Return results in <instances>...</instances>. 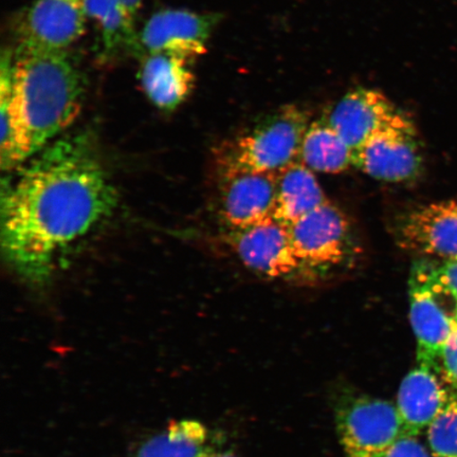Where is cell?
Returning <instances> with one entry per match:
<instances>
[{
  "label": "cell",
  "mask_w": 457,
  "mask_h": 457,
  "mask_svg": "<svg viewBox=\"0 0 457 457\" xmlns=\"http://www.w3.org/2000/svg\"><path fill=\"white\" fill-rule=\"evenodd\" d=\"M404 114L380 91L357 88L337 103L328 122L353 152Z\"/></svg>",
  "instance_id": "cell-13"
},
{
  "label": "cell",
  "mask_w": 457,
  "mask_h": 457,
  "mask_svg": "<svg viewBox=\"0 0 457 457\" xmlns=\"http://www.w3.org/2000/svg\"><path fill=\"white\" fill-rule=\"evenodd\" d=\"M353 156L352 148L323 118L308 127L299 162L314 173L339 174L353 167Z\"/></svg>",
  "instance_id": "cell-18"
},
{
  "label": "cell",
  "mask_w": 457,
  "mask_h": 457,
  "mask_svg": "<svg viewBox=\"0 0 457 457\" xmlns=\"http://www.w3.org/2000/svg\"><path fill=\"white\" fill-rule=\"evenodd\" d=\"M425 264L432 284L457 304V257L443 261L441 264L425 260Z\"/></svg>",
  "instance_id": "cell-22"
},
{
  "label": "cell",
  "mask_w": 457,
  "mask_h": 457,
  "mask_svg": "<svg viewBox=\"0 0 457 457\" xmlns=\"http://www.w3.org/2000/svg\"><path fill=\"white\" fill-rule=\"evenodd\" d=\"M219 21L216 14L184 9L158 11L137 33L134 51L141 57L170 54L193 62L207 53L211 34Z\"/></svg>",
  "instance_id": "cell-10"
},
{
  "label": "cell",
  "mask_w": 457,
  "mask_h": 457,
  "mask_svg": "<svg viewBox=\"0 0 457 457\" xmlns=\"http://www.w3.org/2000/svg\"><path fill=\"white\" fill-rule=\"evenodd\" d=\"M210 449L207 427L195 420H181L146 439L134 457H202Z\"/></svg>",
  "instance_id": "cell-19"
},
{
  "label": "cell",
  "mask_w": 457,
  "mask_h": 457,
  "mask_svg": "<svg viewBox=\"0 0 457 457\" xmlns=\"http://www.w3.org/2000/svg\"><path fill=\"white\" fill-rule=\"evenodd\" d=\"M310 113L298 105H284L253 129L226 145L220 153V171L278 173L298 162Z\"/></svg>",
  "instance_id": "cell-3"
},
{
  "label": "cell",
  "mask_w": 457,
  "mask_h": 457,
  "mask_svg": "<svg viewBox=\"0 0 457 457\" xmlns=\"http://www.w3.org/2000/svg\"><path fill=\"white\" fill-rule=\"evenodd\" d=\"M455 317L457 319V306H456V311H455Z\"/></svg>",
  "instance_id": "cell-27"
},
{
  "label": "cell",
  "mask_w": 457,
  "mask_h": 457,
  "mask_svg": "<svg viewBox=\"0 0 457 457\" xmlns=\"http://www.w3.org/2000/svg\"><path fill=\"white\" fill-rule=\"evenodd\" d=\"M88 19L98 24L103 53L107 57L135 48L134 21L124 13L119 0H85Z\"/></svg>",
  "instance_id": "cell-20"
},
{
  "label": "cell",
  "mask_w": 457,
  "mask_h": 457,
  "mask_svg": "<svg viewBox=\"0 0 457 457\" xmlns=\"http://www.w3.org/2000/svg\"><path fill=\"white\" fill-rule=\"evenodd\" d=\"M399 247L445 261L457 257V198L416 208L397 220Z\"/></svg>",
  "instance_id": "cell-11"
},
{
  "label": "cell",
  "mask_w": 457,
  "mask_h": 457,
  "mask_svg": "<svg viewBox=\"0 0 457 457\" xmlns=\"http://www.w3.org/2000/svg\"><path fill=\"white\" fill-rule=\"evenodd\" d=\"M202 457H237L236 454L232 453H228V451H216L211 448L207 453L204 454Z\"/></svg>",
  "instance_id": "cell-26"
},
{
  "label": "cell",
  "mask_w": 457,
  "mask_h": 457,
  "mask_svg": "<svg viewBox=\"0 0 457 457\" xmlns=\"http://www.w3.org/2000/svg\"><path fill=\"white\" fill-rule=\"evenodd\" d=\"M85 87V77L67 51L14 50L11 102L33 156L76 121Z\"/></svg>",
  "instance_id": "cell-2"
},
{
  "label": "cell",
  "mask_w": 457,
  "mask_h": 457,
  "mask_svg": "<svg viewBox=\"0 0 457 457\" xmlns=\"http://www.w3.org/2000/svg\"><path fill=\"white\" fill-rule=\"evenodd\" d=\"M382 457H432L419 436H403Z\"/></svg>",
  "instance_id": "cell-24"
},
{
  "label": "cell",
  "mask_w": 457,
  "mask_h": 457,
  "mask_svg": "<svg viewBox=\"0 0 457 457\" xmlns=\"http://www.w3.org/2000/svg\"><path fill=\"white\" fill-rule=\"evenodd\" d=\"M288 228L295 253L312 279L346 266L357 254L351 222L329 200Z\"/></svg>",
  "instance_id": "cell-4"
},
{
  "label": "cell",
  "mask_w": 457,
  "mask_h": 457,
  "mask_svg": "<svg viewBox=\"0 0 457 457\" xmlns=\"http://www.w3.org/2000/svg\"><path fill=\"white\" fill-rule=\"evenodd\" d=\"M227 237L239 261L262 278L312 279L295 253L288 227L272 217L248 228L228 230Z\"/></svg>",
  "instance_id": "cell-7"
},
{
  "label": "cell",
  "mask_w": 457,
  "mask_h": 457,
  "mask_svg": "<svg viewBox=\"0 0 457 457\" xmlns=\"http://www.w3.org/2000/svg\"><path fill=\"white\" fill-rule=\"evenodd\" d=\"M427 442L432 457H457V397L453 393L428 428Z\"/></svg>",
  "instance_id": "cell-21"
},
{
  "label": "cell",
  "mask_w": 457,
  "mask_h": 457,
  "mask_svg": "<svg viewBox=\"0 0 457 457\" xmlns=\"http://www.w3.org/2000/svg\"><path fill=\"white\" fill-rule=\"evenodd\" d=\"M337 427L346 457H382L403 436L396 405L365 396L340 405Z\"/></svg>",
  "instance_id": "cell-6"
},
{
  "label": "cell",
  "mask_w": 457,
  "mask_h": 457,
  "mask_svg": "<svg viewBox=\"0 0 457 457\" xmlns=\"http://www.w3.org/2000/svg\"><path fill=\"white\" fill-rule=\"evenodd\" d=\"M454 395H455V394H454ZM456 397H457V395H456Z\"/></svg>",
  "instance_id": "cell-28"
},
{
  "label": "cell",
  "mask_w": 457,
  "mask_h": 457,
  "mask_svg": "<svg viewBox=\"0 0 457 457\" xmlns=\"http://www.w3.org/2000/svg\"><path fill=\"white\" fill-rule=\"evenodd\" d=\"M15 171L3 187L4 253L43 282L62 251L112 214L118 194L84 136L55 141Z\"/></svg>",
  "instance_id": "cell-1"
},
{
  "label": "cell",
  "mask_w": 457,
  "mask_h": 457,
  "mask_svg": "<svg viewBox=\"0 0 457 457\" xmlns=\"http://www.w3.org/2000/svg\"><path fill=\"white\" fill-rule=\"evenodd\" d=\"M120 5L131 21H135V17L138 14L142 0H119Z\"/></svg>",
  "instance_id": "cell-25"
},
{
  "label": "cell",
  "mask_w": 457,
  "mask_h": 457,
  "mask_svg": "<svg viewBox=\"0 0 457 457\" xmlns=\"http://www.w3.org/2000/svg\"><path fill=\"white\" fill-rule=\"evenodd\" d=\"M451 395L441 376L428 365L419 364L409 371L399 386L396 403L403 436H420L427 432Z\"/></svg>",
  "instance_id": "cell-14"
},
{
  "label": "cell",
  "mask_w": 457,
  "mask_h": 457,
  "mask_svg": "<svg viewBox=\"0 0 457 457\" xmlns=\"http://www.w3.org/2000/svg\"><path fill=\"white\" fill-rule=\"evenodd\" d=\"M191 61L170 54H154L142 57L139 79L143 91L154 105L171 112L192 94L195 76Z\"/></svg>",
  "instance_id": "cell-15"
},
{
  "label": "cell",
  "mask_w": 457,
  "mask_h": 457,
  "mask_svg": "<svg viewBox=\"0 0 457 457\" xmlns=\"http://www.w3.org/2000/svg\"><path fill=\"white\" fill-rule=\"evenodd\" d=\"M220 173V215L228 230H239L271 219L278 173L250 170Z\"/></svg>",
  "instance_id": "cell-12"
},
{
  "label": "cell",
  "mask_w": 457,
  "mask_h": 457,
  "mask_svg": "<svg viewBox=\"0 0 457 457\" xmlns=\"http://www.w3.org/2000/svg\"><path fill=\"white\" fill-rule=\"evenodd\" d=\"M409 299L417 363L428 365L439 375L443 352L457 325L455 312L449 311L445 303L455 301L432 284L424 260L416 262L411 273Z\"/></svg>",
  "instance_id": "cell-5"
},
{
  "label": "cell",
  "mask_w": 457,
  "mask_h": 457,
  "mask_svg": "<svg viewBox=\"0 0 457 457\" xmlns=\"http://www.w3.org/2000/svg\"><path fill=\"white\" fill-rule=\"evenodd\" d=\"M439 376L450 391L457 395V325L443 352Z\"/></svg>",
  "instance_id": "cell-23"
},
{
  "label": "cell",
  "mask_w": 457,
  "mask_h": 457,
  "mask_svg": "<svg viewBox=\"0 0 457 457\" xmlns=\"http://www.w3.org/2000/svg\"><path fill=\"white\" fill-rule=\"evenodd\" d=\"M14 51L4 50L0 64V163L2 170L13 173L33 157L30 140L19 113L11 102Z\"/></svg>",
  "instance_id": "cell-17"
},
{
  "label": "cell",
  "mask_w": 457,
  "mask_h": 457,
  "mask_svg": "<svg viewBox=\"0 0 457 457\" xmlns=\"http://www.w3.org/2000/svg\"><path fill=\"white\" fill-rule=\"evenodd\" d=\"M424 164L421 142L407 116L371 137L353 152V167L371 179L400 184L419 177Z\"/></svg>",
  "instance_id": "cell-8"
},
{
  "label": "cell",
  "mask_w": 457,
  "mask_h": 457,
  "mask_svg": "<svg viewBox=\"0 0 457 457\" xmlns=\"http://www.w3.org/2000/svg\"><path fill=\"white\" fill-rule=\"evenodd\" d=\"M328 202L314 171L298 160L278 171L277 196L271 217L289 227Z\"/></svg>",
  "instance_id": "cell-16"
},
{
  "label": "cell",
  "mask_w": 457,
  "mask_h": 457,
  "mask_svg": "<svg viewBox=\"0 0 457 457\" xmlns=\"http://www.w3.org/2000/svg\"><path fill=\"white\" fill-rule=\"evenodd\" d=\"M85 0H36L17 17V48L67 51L86 32Z\"/></svg>",
  "instance_id": "cell-9"
}]
</instances>
